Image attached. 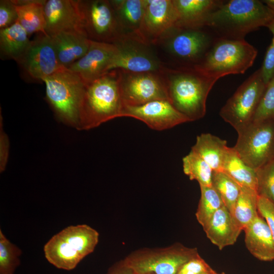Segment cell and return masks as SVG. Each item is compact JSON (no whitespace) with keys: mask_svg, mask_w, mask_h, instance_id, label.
Masks as SVG:
<instances>
[{"mask_svg":"<svg viewBox=\"0 0 274 274\" xmlns=\"http://www.w3.org/2000/svg\"><path fill=\"white\" fill-rule=\"evenodd\" d=\"M274 11L258 0L225 1L211 16L207 27L219 39L245 40L247 35L266 27Z\"/></svg>","mask_w":274,"mask_h":274,"instance_id":"6da1fadb","label":"cell"},{"mask_svg":"<svg viewBox=\"0 0 274 274\" xmlns=\"http://www.w3.org/2000/svg\"><path fill=\"white\" fill-rule=\"evenodd\" d=\"M168 100L190 121L206 114L208 94L217 79L209 77L194 67H164L161 71Z\"/></svg>","mask_w":274,"mask_h":274,"instance_id":"7a4b0ae2","label":"cell"},{"mask_svg":"<svg viewBox=\"0 0 274 274\" xmlns=\"http://www.w3.org/2000/svg\"><path fill=\"white\" fill-rule=\"evenodd\" d=\"M123 108L119 85V70L115 69L85 84L76 128L89 130L121 117Z\"/></svg>","mask_w":274,"mask_h":274,"instance_id":"3957f363","label":"cell"},{"mask_svg":"<svg viewBox=\"0 0 274 274\" xmlns=\"http://www.w3.org/2000/svg\"><path fill=\"white\" fill-rule=\"evenodd\" d=\"M99 233L87 224L71 225L54 235L44 245L46 260L55 267L71 270L94 250Z\"/></svg>","mask_w":274,"mask_h":274,"instance_id":"277c9868","label":"cell"},{"mask_svg":"<svg viewBox=\"0 0 274 274\" xmlns=\"http://www.w3.org/2000/svg\"><path fill=\"white\" fill-rule=\"evenodd\" d=\"M257 53V50L245 40L218 38L194 68L218 80L226 75L244 74L252 66Z\"/></svg>","mask_w":274,"mask_h":274,"instance_id":"5b68a950","label":"cell"},{"mask_svg":"<svg viewBox=\"0 0 274 274\" xmlns=\"http://www.w3.org/2000/svg\"><path fill=\"white\" fill-rule=\"evenodd\" d=\"M46 97L56 117L64 124L76 128L81 97L85 83L67 68L44 78Z\"/></svg>","mask_w":274,"mask_h":274,"instance_id":"8992f818","label":"cell"},{"mask_svg":"<svg viewBox=\"0 0 274 274\" xmlns=\"http://www.w3.org/2000/svg\"><path fill=\"white\" fill-rule=\"evenodd\" d=\"M196 248L180 243L159 248H143L124 259L135 274H178L187 261L198 255Z\"/></svg>","mask_w":274,"mask_h":274,"instance_id":"52a82bcc","label":"cell"},{"mask_svg":"<svg viewBox=\"0 0 274 274\" xmlns=\"http://www.w3.org/2000/svg\"><path fill=\"white\" fill-rule=\"evenodd\" d=\"M218 38L207 27L184 28L175 27L159 42L179 64L178 67H194L198 65Z\"/></svg>","mask_w":274,"mask_h":274,"instance_id":"ba28073f","label":"cell"},{"mask_svg":"<svg viewBox=\"0 0 274 274\" xmlns=\"http://www.w3.org/2000/svg\"><path fill=\"white\" fill-rule=\"evenodd\" d=\"M267 85L261 67L236 89L220 111L219 115L238 132L252 122Z\"/></svg>","mask_w":274,"mask_h":274,"instance_id":"9c48e42d","label":"cell"},{"mask_svg":"<svg viewBox=\"0 0 274 274\" xmlns=\"http://www.w3.org/2000/svg\"><path fill=\"white\" fill-rule=\"evenodd\" d=\"M237 132L233 148L249 166L257 170L274 158V118L252 122Z\"/></svg>","mask_w":274,"mask_h":274,"instance_id":"30bf717a","label":"cell"},{"mask_svg":"<svg viewBox=\"0 0 274 274\" xmlns=\"http://www.w3.org/2000/svg\"><path fill=\"white\" fill-rule=\"evenodd\" d=\"M82 28L90 40L114 43L122 36L110 1L78 0Z\"/></svg>","mask_w":274,"mask_h":274,"instance_id":"8fae6325","label":"cell"},{"mask_svg":"<svg viewBox=\"0 0 274 274\" xmlns=\"http://www.w3.org/2000/svg\"><path fill=\"white\" fill-rule=\"evenodd\" d=\"M119 70L120 89L124 106H139L155 100H168L161 71L130 72Z\"/></svg>","mask_w":274,"mask_h":274,"instance_id":"7c38bea8","label":"cell"},{"mask_svg":"<svg viewBox=\"0 0 274 274\" xmlns=\"http://www.w3.org/2000/svg\"><path fill=\"white\" fill-rule=\"evenodd\" d=\"M178 14L173 0H144V12L137 38L150 45L159 42L176 26Z\"/></svg>","mask_w":274,"mask_h":274,"instance_id":"4fadbf2b","label":"cell"},{"mask_svg":"<svg viewBox=\"0 0 274 274\" xmlns=\"http://www.w3.org/2000/svg\"><path fill=\"white\" fill-rule=\"evenodd\" d=\"M117 53L112 70L130 72H158L163 68L149 45L132 36H122L114 43Z\"/></svg>","mask_w":274,"mask_h":274,"instance_id":"5bb4252c","label":"cell"},{"mask_svg":"<svg viewBox=\"0 0 274 274\" xmlns=\"http://www.w3.org/2000/svg\"><path fill=\"white\" fill-rule=\"evenodd\" d=\"M17 63L30 77L41 81L64 67L58 61L51 38L42 33L31 40Z\"/></svg>","mask_w":274,"mask_h":274,"instance_id":"9a60e30c","label":"cell"},{"mask_svg":"<svg viewBox=\"0 0 274 274\" xmlns=\"http://www.w3.org/2000/svg\"><path fill=\"white\" fill-rule=\"evenodd\" d=\"M122 117L140 120L156 130L169 129L190 121L165 99L155 100L139 106H124Z\"/></svg>","mask_w":274,"mask_h":274,"instance_id":"2e32d148","label":"cell"},{"mask_svg":"<svg viewBox=\"0 0 274 274\" xmlns=\"http://www.w3.org/2000/svg\"><path fill=\"white\" fill-rule=\"evenodd\" d=\"M117 53L114 44L90 40L86 53L67 68L87 84L112 70Z\"/></svg>","mask_w":274,"mask_h":274,"instance_id":"e0dca14e","label":"cell"},{"mask_svg":"<svg viewBox=\"0 0 274 274\" xmlns=\"http://www.w3.org/2000/svg\"><path fill=\"white\" fill-rule=\"evenodd\" d=\"M44 10L46 33L49 36L64 31L85 35L78 0H45Z\"/></svg>","mask_w":274,"mask_h":274,"instance_id":"ac0fdd59","label":"cell"},{"mask_svg":"<svg viewBox=\"0 0 274 274\" xmlns=\"http://www.w3.org/2000/svg\"><path fill=\"white\" fill-rule=\"evenodd\" d=\"M224 1L173 0L178 14V21L176 27L184 28L206 27L212 14Z\"/></svg>","mask_w":274,"mask_h":274,"instance_id":"d6986e66","label":"cell"},{"mask_svg":"<svg viewBox=\"0 0 274 274\" xmlns=\"http://www.w3.org/2000/svg\"><path fill=\"white\" fill-rule=\"evenodd\" d=\"M203 229L207 237L220 250L233 245L243 230L225 206L216 211Z\"/></svg>","mask_w":274,"mask_h":274,"instance_id":"ffe728a7","label":"cell"},{"mask_svg":"<svg viewBox=\"0 0 274 274\" xmlns=\"http://www.w3.org/2000/svg\"><path fill=\"white\" fill-rule=\"evenodd\" d=\"M244 230L249 251L258 260H274V240L269 227L259 215Z\"/></svg>","mask_w":274,"mask_h":274,"instance_id":"44dd1931","label":"cell"},{"mask_svg":"<svg viewBox=\"0 0 274 274\" xmlns=\"http://www.w3.org/2000/svg\"><path fill=\"white\" fill-rule=\"evenodd\" d=\"M50 37L59 63L66 68L82 58L87 52L90 44V40L77 32H60Z\"/></svg>","mask_w":274,"mask_h":274,"instance_id":"7402d4cb","label":"cell"},{"mask_svg":"<svg viewBox=\"0 0 274 274\" xmlns=\"http://www.w3.org/2000/svg\"><path fill=\"white\" fill-rule=\"evenodd\" d=\"M115 12L122 36L137 35L144 12V0L110 1Z\"/></svg>","mask_w":274,"mask_h":274,"instance_id":"603a6c76","label":"cell"},{"mask_svg":"<svg viewBox=\"0 0 274 274\" xmlns=\"http://www.w3.org/2000/svg\"><path fill=\"white\" fill-rule=\"evenodd\" d=\"M15 5L18 21L29 36L34 33H46L44 0H12Z\"/></svg>","mask_w":274,"mask_h":274,"instance_id":"cb8c5ba5","label":"cell"},{"mask_svg":"<svg viewBox=\"0 0 274 274\" xmlns=\"http://www.w3.org/2000/svg\"><path fill=\"white\" fill-rule=\"evenodd\" d=\"M227 148L226 141L211 133H204L197 136L191 150L202 158L215 172L222 171Z\"/></svg>","mask_w":274,"mask_h":274,"instance_id":"d4e9b609","label":"cell"},{"mask_svg":"<svg viewBox=\"0 0 274 274\" xmlns=\"http://www.w3.org/2000/svg\"><path fill=\"white\" fill-rule=\"evenodd\" d=\"M29 35L17 21L11 26L0 29L1 55L17 62L28 47Z\"/></svg>","mask_w":274,"mask_h":274,"instance_id":"484cf974","label":"cell"},{"mask_svg":"<svg viewBox=\"0 0 274 274\" xmlns=\"http://www.w3.org/2000/svg\"><path fill=\"white\" fill-rule=\"evenodd\" d=\"M222 171L229 176L242 187L250 188L257 191L256 170L247 165L233 147L227 148Z\"/></svg>","mask_w":274,"mask_h":274,"instance_id":"4316f807","label":"cell"},{"mask_svg":"<svg viewBox=\"0 0 274 274\" xmlns=\"http://www.w3.org/2000/svg\"><path fill=\"white\" fill-rule=\"evenodd\" d=\"M258 198V195L255 190L242 187L232 215L243 230L259 215L257 209Z\"/></svg>","mask_w":274,"mask_h":274,"instance_id":"83f0119b","label":"cell"},{"mask_svg":"<svg viewBox=\"0 0 274 274\" xmlns=\"http://www.w3.org/2000/svg\"><path fill=\"white\" fill-rule=\"evenodd\" d=\"M212 186L219 193L224 206L232 215L242 187L223 171L213 172Z\"/></svg>","mask_w":274,"mask_h":274,"instance_id":"f1b7e54d","label":"cell"},{"mask_svg":"<svg viewBox=\"0 0 274 274\" xmlns=\"http://www.w3.org/2000/svg\"><path fill=\"white\" fill-rule=\"evenodd\" d=\"M199 186L201 195L195 216L198 223L204 228L216 211L224 204L212 186Z\"/></svg>","mask_w":274,"mask_h":274,"instance_id":"f546056e","label":"cell"},{"mask_svg":"<svg viewBox=\"0 0 274 274\" xmlns=\"http://www.w3.org/2000/svg\"><path fill=\"white\" fill-rule=\"evenodd\" d=\"M182 162L183 172L191 180L197 181L199 186H212L213 170L197 154L191 150Z\"/></svg>","mask_w":274,"mask_h":274,"instance_id":"4dcf8cb0","label":"cell"},{"mask_svg":"<svg viewBox=\"0 0 274 274\" xmlns=\"http://www.w3.org/2000/svg\"><path fill=\"white\" fill-rule=\"evenodd\" d=\"M22 251L0 229V274H14L20 264Z\"/></svg>","mask_w":274,"mask_h":274,"instance_id":"1f68e13d","label":"cell"},{"mask_svg":"<svg viewBox=\"0 0 274 274\" xmlns=\"http://www.w3.org/2000/svg\"><path fill=\"white\" fill-rule=\"evenodd\" d=\"M257 192L274 203V158L256 170Z\"/></svg>","mask_w":274,"mask_h":274,"instance_id":"d6a6232c","label":"cell"},{"mask_svg":"<svg viewBox=\"0 0 274 274\" xmlns=\"http://www.w3.org/2000/svg\"><path fill=\"white\" fill-rule=\"evenodd\" d=\"M274 118V76L267 85L252 122Z\"/></svg>","mask_w":274,"mask_h":274,"instance_id":"836d02e7","label":"cell"},{"mask_svg":"<svg viewBox=\"0 0 274 274\" xmlns=\"http://www.w3.org/2000/svg\"><path fill=\"white\" fill-rule=\"evenodd\" d=\"M266 27L272 33V38L266 52L261 69L263 80L267 85L274 76V17Z\"/></svg>","mask_w":274,"mask_h":274,"instance_id":"e575fe53","label":"cell"},{"mask_svg":"<svg viewBox=\"0 0 274 274\" xmlns=\"http://www.w3.org/2000/svg\"><path fill=\"white\" fill-rule=\"evenodd\" d=\"M18 20V15L12 0L0 1V29L8 27Z\"/></svg>","mask_w":274,"mask_h":274,"instance_id":"d590c367","label":"cell"},{"mask_svg":"<svg viewBox=\"0 0 274 274\" xmlns=\"http://www.w3.org/2000/svg\"><path fill=\"white\" fill-rule=\"evenodd\" d=\"M214 270L198 254L184 264L178 274H204Z\"/></svg>","mask_w":274,"mask_h":274,"instance_id":"8d00e7d4","label":"cell"},{"mask_svg":"<svg viewBox=\"0 0 274 274\" xmlns=\"http://www.w3.org/2000/svg\"><path fill=\"white\" fill-rule=\"evenodd\" d=\"M257 209L259 215L266 222L274 240V203L264 197L258 196Z\"/></svg>","mask_w":274,"mask_h":274,"instance_id":"74e56055","label":"cell"},{"mask_svg":"<svg viewBox=\"0 0 274 274\" xmlns=\"http://www.w3.org/2000/svg\"><path fill=\"white\" fill-rule=\"evenodd\" d=\"M0 128V172H4L6 168L9 150V141L7 134L3 129L2 116H1Z\"/></svg>","mask_w":274,"mask_h":274,"instance_id":"f35d334b","label":"cell"},{"mask_svg":"<svg viewBox=\"0 0 274 274\" xmlns=\"http://www.w3.org/2000/svg\"><path fill=\"white\" fill-rule=\"evenodd\" d=\"M107 274H135L124 262L123 259L113 264Z\"/></svg>","mask_w":274,"mask_h":274,"instance_id":"ab89813d","label":"cell"},{"mask_svg":"<svg viewBox=\"0 0 274 274\" xmlns=\"http://www.w3.org/2000/svg\"><path fill=\"white\" fill-rule=\"evenodd\" d=\"M204 274H221V273H218V272H216V271L214 270L212 272L206 273H204Z\"/></svg>","mask_w":274,"mask_h":274,"instance_id":"60d3db41","label":"cell"},{"mask_svg":"<svg viewBox=\"0 0 274 274\" xmlns=\"http://www.w3.org/2000/svg\"><path fill=\"white\" fill-rule=\"evenodd\" d=\"M221 274H225L224 272H221Z\"/></svg>","mask_w":274,"mask_h":274,"instance_id":"b9f144b4","label":"cell"}]
</instances>
